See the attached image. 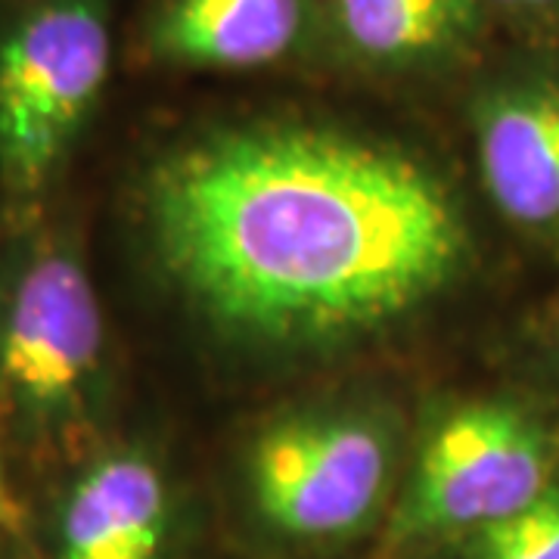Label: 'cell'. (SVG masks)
<instances>
[{"instance_id":"6da1fadb","label":"cell","mask_w":559,"mask_h":559,"mask_svg":"<svg viewBox=\"0 0 559 559\" xmlns=\"http://www.w3.org/2000/svg\"><path fill=\"white\" fill-rule=\"evenodd\" d=\"M150 259L218 333L323 352L377 340L473 261L457 190L395 140L301 116L202 128L146 165Z\"/></svg>"},{"instance_id":"7a4b0ae2","label":"cell","mask_w":559,"mask_h":559,"mask_svg":"<svg viewBox=\"0 0 559 559\" xmlns=\"http://www.w3.org/2000/svg\"><path fill=\"white\" fill-rule=\"evenodd\" d=\"M109 399V342L79 237L38 212L0 240V432L87 457Z\"/></svg>"},{"instance_id":"3957f363","label":"cell","mask_w":559,"mask_h":559,"mask_svg":"<svg viewBox=\"0 0 559 559\" xmlns=\"http://www.w3.org/2000/svg\"><path fill=\"white\" fill-rule=\"evenodd\" d=\"M112 75V0H25L0 25V193L38 212Z\"/></svg>"},{"instance_id":"277c9868","label":"cell","mask_w":559,"mask_h":559,"mask_svg":"<svg viewBox=\"0 0 559 559\" xmlns=\"http://www.w3.org/2000/svg\"><path fill=\"white\" fill-rule=\"evenodd\" d=\"M559 479V426L532 401L488 395L451 407L423 439L389 522V550L457 544Z\"/></svg>"},{"instance_id":"5b68a950","label":"cell","mask_w":559,"mask_h":559,"mask_svg":"<svg viewBox=\"0 0 559 559\" xmlns=\"http://www.w3.org/2000/svg\"><path fill=\"white\" fill-rule=\"evenodd\" d=\"M399 469L392 417L360 404L301 407L271 419L246 451V495L274 535L333 544L380 516Z\"/></svg>"},{"instance_id":"8992f818","label":"cell","mask_w":559,"mask_h":559,"mask_svg":"<svg viewBox=\"0 0 559 559\" xmlns=\"http://www.w3.org/2000/svg\"><path fill=\"white\" fill-rule=\"evenodd\" d=\"M479 178L516 230L559 240V50L500 62L466 103Z\"/></svg>"},{"instance_id":"52a82bcc","label":"cell","mask_w":559,"mask_h":559,"mask_svg":"<svg viewBox=\"0 0 559 559\" xmlns=\"http://www.w3.org/2000/svg\"><path fill=\"white\" fill-rule=\"evenodd\" d=\"M495 20L479 0H318V47L373 79H432L479 60Z\"/></svg>"},{"instance_id":"ba28073f","label":"cell","mask_w":559,"mask_h":559,"mask_svg":"<svg viewBox=\"0 0 559 559\" xmlns=\"http://www.w3.org/2000/svg\"><path fill=\"white\" fill-rule=\"evenodd\" d=\"M175 495L162 463L138 444L81 460L53 513V559H168Z\"/></svg>"},{"instance_id":"9c48e42d","label":"cell","mask_w":559,"mask_h":559,"mask_svg":"<svg viewBox=\"0 0 559 559\" xmlns=\"http://www.w3.org/2000/svg\"><path fill=\"white\" fill-rule=\"evenodd\" d=\"M140 40L168 69H271L318 47V0H156Z\"/></svg>"},{"instance_id":"30bf717a","label":"cell","mask_w":559,"mask_h":559,"mask_svg":"<svg viewBox=\"0 0 559 559\" xmlns=\"http://www.w3.org/2000/svg\"><path fill=\"white\" fill-rule=\"evenodd\" d=\"M454 559H559V479L520 513L451 544Z\"/></svg>"},{"instance_id":"8fae6325","label":"cell","mask_w":559,"mask_h":559,"mask_svg":"<svg viewBox=\"0 0 559 559\" xmlns=\"http://www.w3.org/2000/svg\"><path fill=\"white\" fill-rule=\"evenodd\" d=\"M495 22L510 25L538 50H559V0H479Z\"/></svg>"},{"instance_id":"7c38bea8","label":"cell","mask_w":559,"mask_h":559,"mask_svg":"<svg viewBox=\"0 0 559 559\" xmlns=\"http://www.w3.org/2000/svg\"><path fill=\"white\" fill-rule=\"evenodd\" d=\"M13 516V498H10V485H7V466H3V454H0V525Z\"/></svg>"},{"instance_id":"4fadbf2b","label":"cell","mask_w":559,"mask_h":559,"mask_svg":"<svg viewBox=\"0 0 559 559\" xmlns=\"http://www.w3.org/2000/svg\"><path fill=\"white\" fill-rule=\"evenodd\" d=\"M0 240H3V234H0Z\"/></svg>"}]
</instances>
